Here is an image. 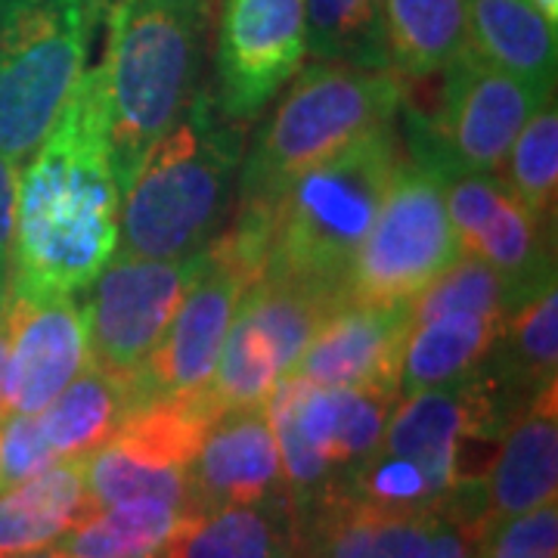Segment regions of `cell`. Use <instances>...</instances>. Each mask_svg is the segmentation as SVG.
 <instances>
[{
	"label": "cell",
	"instance_id": "9c48e42d",
	"mask_svg": "<svg viewBox=\"0 0 558 558\" xmlns=\"http://www.w3.org/2000/svg\"><path fill=\"white\" fill-rule=\"evenodd\" d=\"M546 100L524 81L465 50L444 69L438 109L432 116L407 112L413 161L435 174H499L515 134Z\"/></svg>",
	"mask_w": 558,
	"mask_h": 558
},
{
	"label": "cell",
	"instance_id": "d6a6232c",
	"mask_svg": "<svg viewBox=\"0 0 558 558\" xmlns=\"http://www.w3.org/2000/svg\"><path fill=\"white\" fill-rule=\"evenodd\" d=\"M3 381H7V329L0 323V416H3Z\"/></svg>",
	"mask_w": 558,
	"mask_h": 558
},
{
	"label": "cell",
	"instance_id": "e0dca14e",
	"mask_svg": "<svg viewBox=\"0 0 558 558\" xmlns=\"http://www.w3.org/2000/svg\"><path fill=\"white\" fill-rule=\"evenodd\" d=\"M558 494V379L543 385L502 428L481 475L484 531Z\"/></svg>",
	"mask_w": 558,
	"mask_h": 558
},
{
	"label": "cell",
	"instance_id": "603a6c76",
	"mask_svg": "<svg viewBox=\"0 0 558 558\" xmlns=\"http://www.w3.org/2000/svg\"><path fill=\"white\" fill-rule=\"evenodd\" d=\"M506 317V314H502ZM499 314H444V317L410 323L403 363H400L398 398L478 373L497 344Z\"/></svg>",
	"mask_w": 558,
	"mask_h": 558
},
{
	"label": "cell",
	"instance_id": "d4e9b609",
	"mask_svg": "<svg viewBox=\"0 0 558 558\" xmlns=\"http://www.w3.org/2000/svg\"><path fill=\"white\" fill-rule=\"evenodd\" d=\"M388 62L400 78H428L469 50V0H381Z\"/></svg>",
	"mask_w": 558,
	"mask_h": 558
},
{
	"label": "cell",
	"instance_id": "ac0fdd59",
	"mask_svg": "<svg viewBox=\"0 0 558 558\" xmlns=\"http://www.w3.org/2000/svg\"><path fill=\"white\" fill-rule=\"evenodd\" d=\"M432 515L329 490L295 509V558H416Z\"/></svg>",
	"mask_w": 558,
	"mask_h": 558
},
{
	"label": "cell",
	"instance_id": "7c38bea8",
	"mask_svg": "<svg viewBox=\"0 0 558 558\" xmlns=\"http://www.w3.org/2000/svg\"><path fill=\"white\" fill-rule=\"evenodd\" d=\"M307 57L304 0H218L215 81L227 119H258Z\"/></svg>",
	"mask_w": 558,
	"mask_h": 558
},
{
	"label": "cell",
	"instance_id": "30bf717a",
	"mask_svg": "<svg viewBox=\"0 0 558 558\" xmlns=\"http://www.w3.org/2000/svg\"><path fill=\"white\" fill-rule=\"evenodd\" d=\"M255 279V264L242 258L223 236L205 248L199 277L183 295L161 339L128 379L131 410L153 400L199 391L215 369L242 295Z\"/></svg>",
	"mask_w": 558,
	"mask_h": 558
},
{
	"label": "cell",
	"instance_id": "5b68a950",
	"mask_svg": "<svg viewBox=\"0 0 558 558\" xmlns=\"http://www.w3.org/2000/svg\"><path fill=\"white\" fill-rule=\"evenodd\" d=\"M400 161L391 124L301 171L270 208L258 277L307 286L344 304L348 270Z\"/></svg>",
	"mask_w": 558,
	"mask_h": 558
},
{
	"label": "cell",
	"instance_id": "52a82bcc",
	"mask_svg": "<svg viewBox=\"0 0 558 558\" xmlns=\"http://www.w3.org/2000/svg\"><path fill=\"white\" fill-rule=\"evenodd\" d=\"M395 395L376 388H332L282 379L267 400L282 465V490L301 509L339 490L363 459L379 447Z\"/></svg>",
	"mask_w": 558,
	"mask_h": 558
},
{
	"label": "cell",
	"instance_id": "1f68e13d",
	"mask_svg": "<svg viewBox=\"0 0 558 558\" xmlns=\"http://www.w3.org/2000/svg\"><path fill=\"white\" fill-rule=\"evenodd\" d=\"M13 205H16V168L0 156V270L10 274L13 252Z\"/></svg>",
	"mask_w": 558,
	"mask_h": 558
},
{
	"label": "cell",
	"instance_id": "836d02e7",
	"mask_svg": "<svg viewBox=\"0 0 558 558\" xmlns=\"http://www.w3.org/2000/svg\"><path fill=\"white\" fill-rule=\"evenodd\" d=\"M534 7H537L539 13L546 16L549 25H556L558 22V0H534Z\"/></svg>",
	"mask_w": 558,
	"mask_h": 558
},
{
	"label": "cell",
	"instance_id": "4fadbf2b",
	"mask_svg": "<svg viewBox=\"0 0 558 558\" xmlns=\"http://www.w3.org/2000/svg\"><path fill=\"white\" fill-rule=\"evenodd\" d=\"M438 180L459 255L497 270L515 299L556 277V227L539 220L497 174L457 171Z\"/></svg>",
	"mask_w": 558,
	"mask_h": 558
},
{
	"label": "cell",
	"instance_id": "4dcf8cb0",
	"mask_svg": "<svg viewBox=\"0 0 558 558\" xmlns=\"http://www.w3.org/2000/svg\"><path fill=\"white\" fill-rule=\"evenodd\" d=\"M57 462L53 450L40 435L35 413L0 416V490L35 478L38 472Z\"/></svg>",
	"mask_w": 558,
	"mask_h": 558
},
{
	"label": "cell",
	"instance_id": "2e32d148",
	"mask_svg": "<svg viewBox=\"0 0 558 558\" xmlns=\"http://www.w3.org/2000/svg\"><path fill=\"white\" fill-rule=\"evenodd\" d=\"M277 494L286 490L267 407L233 410L215 418L186 469V515Z\"/></svg>",
	"mask_w": 558,
	"mask_h": 558
},
{
	"label": "cell",
	"instance_id": "cb8c5ba5",
	"mask_svg": "<svg viewBox=\"0 0 558 558\" xmlns=\"http://www.w3.org/2000/svg\"><path fill=\"white\" fill-rule=\"evenodd\" d=\"M128 410V381L87 360L78 376L35 416L53 457L81 459L119 432Z\"/></svg>",
	"mask_w": 558,
	"mask_h": 558
},
{
	"label": "cell",
	"instance_id": "e575fe53",
	"mask_svg": "<svg viewBox=\"0 0 558 558\" xmlns=\"http://www.w3.org/2000/svg\"><path fill=\"white\" fill-rule=\"evenodd\" d=\"M7 304H10V274L0 270V323L7 317Z\"/></svg>",
	"mask_w": 558,
	"mask_h": 558
},
{
	"label": "cell",
	"instance_id": "277c9868",
	"mask_svg": "<svg viewBox=\"0 0 558 558\" xmlns=\"http://www.w3.org/2000/svg\"><path fill=\"white\" fill-rule=\"evenodd\" d=\"M211 16L215 0H106L100 72L119 190L199 94Z\"/></svg>",
	"mask_w": 558,
	"mask_h": 558
},
{
	"label": "cell",
	"instance_id": "8992f818",
	"mask_svg": "<svg viewBox=\"0 0 558 558\" xmlns=\"http://www.w3.org/2000/svg\"><path fill=\"white\" fill-rule=\"evenodd\" d=\"M106 0H0V156L20 168L87 69Z\"/></svg>",
	"mask_w": 558,
	"mask_h": 558
},
{
	"label": "cell",
	"instance_id": "484cf974",
	"mask_svg": "<svg viewBox=\"0 0 558 558\" xmlns=\"http://www.w3.org/2000/svg\"><path fill=\"white\" fill-rule=\"evenodd\" d=\"M183 515V506L165 499L90 506L57 546L69 558H159Z\"/></svg>",
	"mask_w": 558,
	"mask_h": 558
},
{
	"label": "cell",
	"instance_id": "d6986e66",
	"mask_svg": "<svg viewBox=\"0 0 558 558\" xmlns=\"http://www.w3.org/2000/svg\"><path fill=\"white\" fill-rule=\"evenodd\" d=\"M521 410L558 373V282L543 279L509 304L497 344L481 366Z\"/></svg>",
	"mask_w": 558,
	"mask_h": 558
},
{
	"label": "cell",
	"instance_id": "f546056e",
	"mask_svg": "<svg viewBox=\"0 0 558 558\" xmlns=\"http://www.w3.org/2000/svg\"><path fill=\"white\" fill-rule=\"evenodd\" d=\"M478 558H558L556 499L487 527Z\"/></svg>",
	"mask_w": 558,
	"mask_h": 558
},
{
	"label": "cell",
	"instance_id": "9a60e30c",
	"mask_svg": "<svg viewBox=\"0 0 558 558\" xmlns=\"http://www.w3.org/2000/svg\"><path fill=\"white\" fill-rule=\"evenodd\" d=\"M410 304H341L317 326L286 379L332 388H376L398 398Z\"/></svg>",
	"mask_w": 558,
	"mask_h": 558
},
{
	"label": "cell",
	"instance_id": "ba28073f",
	"mask_svg": "<svg viewBox=\"0 0 558 558\" xmlns=\"http://www.w3.org/2000/svg\"><path fill=\"white\" fill-rule=\"evenodd\" d=\"M457 258V230L447 215L438 174L418 161L403 159L348 270L344 304H410Z\"/></svg>",
	"mask_w": 558,
	"mask_h": 558
},
{
	"label": "cell",
	"instance_id": "83f0119b",
	"mask_svg": "<svg viewBox=\"0 0 558 558\" xmlns=\"http://www.w3.org/2000/svg\"><path fill=\"white\" fill-rule=\"evenodd\" d=\"M502 183L519 196L539 220L556 227L558 205V109L556 97L539 102L524 121L502 161Z\"/></svg>",
	"mask_w": 558,
	"mask_h": 558
},
{
	"label": "cell",
	"instance_id": "7a4b0ae2",
	"mask_svg": "<svg viewBox=\"0 0 558 558\" xmlns=\"http://www.w3.org/2000/svg\"><path fill=\"white\" fill-rule=\"evenodd\" d=\"M407 102V78L395 69L317 62L299 69L274 116L245 149L236 183V215L223 240L260 270L267 220L279 193L301 171L339 156L357 140L391 128Z\"/></svg>",
	"mask_w": 558,
	"mask_h": 558
},
{
	"label": "cell",
	"instance_id": "44dd1931",
	"mask_svg": "<svg viewBox=\"0 0 558 558\" xmlns=\"http://www.w3.org/2000/svg\"><path fill=\"white\" fill-rule=\"evenodd\" d=\"M469 50L543 97H556V25L534 0H469Z\"/></svg>",
	"mask_w": 558,
	"mask_h": 558
},
{
	"label": "cell",
	"instance_id": "f1b7e54d",
	"mask_svg": "<svg viewBox=\"0 0 558 558\" xmlns=\"http://www.w3.org/2000/svg\"><path fill=\"white\" fill-rule=\"evenodd\" d=\"M512 289L497 270L472 255H459L444 274L432 279L410 301V323L444 317V314H506L512 304Z\"/></svg>",
	"mask_w": 558,
	"mask_h": 558
},
{
	"label": "cell",
	"instance_id": "5bb4252c",
	"mask_svg": "<svg viewBox=\"0 0 558 558\" xmlns=\"http://www.w3.org/2000/svg\"><path fill=\"white\" fill-rule=\"evenodd\" d=\"M3 416L40 413L87 366V323L75 295H13L7 304Z\"/></svg>",
	"mask_w": 558,
	"mask_h": 558
},
{
	"label": "cell",
	"instance_id": "d590c367",
	"mask_svg": "<svg viewBox=\"0 0 558 558\" xmlns=\"http://www.w3.org/2000/svg\"><path fill=\"white\" fill-rule=\"evenodd\" d=\"M20 558H69L65 553H62L60 546H47V549H38V553H25V556Z\"/></svg>",
	"mask_w": 558,
	"mask_h": 558
},
{
	"label": "cell",
	"instance_id": "3957f363",
	"mask_svg": "<svg viewBox=\"0 0 558 558\" xmlns=\"http://www.w3.org/2000/svg\"><path fill=\"white\" fill-rule=\"evenodd\" d=\"M245 146L240 121L227 119L208 87L178 124L143 156L121 190V258H193L227 227Z\"/></svg>",
	"mask_w": 558,
	"mask_h": 558
},
{
	"label": "cell",
	"instance_id": "7402d4cb",
	"mask_svg": "<svg viewBox=\"0 0 558 558\" xmlns=\"http://www.w3.org/2000/svg\"><path fill=\"white\" fill-rule=\"evenodd\" d=\"M87 509L84 457L57 459L35 478L0 490V558L57 546Z\"/></svg>",
	"mask_w": 558,
	"mask_h": 558
},
{
	"label": "cell",
	"instance_id": "8fae6325",
	"mask_svg": "<svg viewBox=\"0 0 558 558\" xmlns=\"http://www.w3.org/2000/svg\"><path fill=\"white\" fill-rule=\"evenodd\" d=\"M202 264L205 252L178 260L112 255L90 282L94 292L84 307L90 363L119 379H131L168 329Z\"/></svg>",
	"mask_w": 558,
	"mask_h": 558
},
{
	"label": "cell",
	"instance_id": "ffe728a7",
	"mask_svg": "<svg viewBox=\"0 0 558 558\" xmlns=\"http://www.w3.org/2000/svg\"><path fill=\"white\" fill-rule=\"evenodd\" d=\"M159 558H295V509L277 494L183 515Z\"/></svg>",
	"mask_w": 558,
	"mask_h": 558
},
{
	"label": "cell",
	"instance_id": "6da1fadb",
	"mask_svg": "<svg viewBox=\"0 0 558 558\" xmlns=\"http://www.w3.org/2000/svg\"><path fill=\"white\" fill-rule=\"evenodd\" d=\"M119 205L109 100L94 65L84 69L38 149L16 168L10 292H84L116 255Z\"/></svg>",
	"mask_w": 558,
	"mask_h": 558
},
{
	"label": "cell",
	"instance_id": "4316f807",
	"mask_svg": "<svg viewBox=\"0 0 558 558\" xmlns=\"http://www.w3.org/2000/svg\"><path fill=\"white\" fill-rule=\"evenodd\" d=\"M307 57L357 69H391L381 0H304Z\"/></svg>",
	"mask_w": 558,
	"mask_h": 558
}]
</instances>
